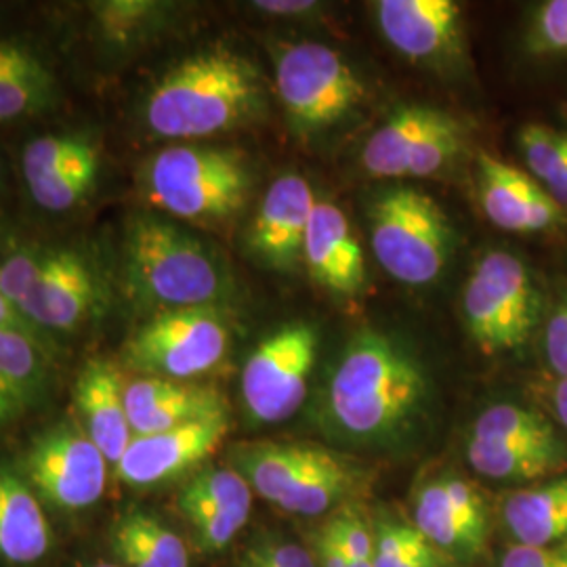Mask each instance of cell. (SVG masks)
Listing matches in <instances>:
<instances>
[{"label":"cell","mask_w":567,"mask_h":567,"mask_svg":"<svg viewBox=\"0 0 567 567\" xmlns=\"http://www.w3.org/2000/svg\"><path fill=\"white\" fill-rule=\"evenodd\" d=\"M55 100L51 70L18 42H0V122L30 116Z\"/></svg>","instance_id":"25"},{"label":"cell","mask_w":567,"mask_h":567,"mask_svg":"<svg viewBox=\"0 0 567 567\" xmlns=\"http://www.w3.org/2000/svg\"><path fill=\"white\" fill-rule=\"evenodd\" d=\"M112 548L122 567H189V550L182 538L142 511L118 519Z\"/></svg>","instance_id":"27"},{"label":"cell","mask_w":567,"mask_h":567,"mask_svg":"<svg viewBox=\"0 0 567 567\" xmlns=\"http://www.w3.org/2000/svg\"><path fill=\"white\" fill-rule=\"evenodd\" d=\"M426 377L419 360L383 332H358L344 347L326 395L332 426L353 442H391L421 416Z\"/></svg>","instance_id":"1"},{"label":"cell","mask_w":567,"mask_h":567,"mask_svg":"<svg viewBox=\"0 0 567 567\" xmlns=\"http://www.w3.org/2000/svg\"><path fill=\"white\" fill-rule=\"evenodd\" d=\"M377 20L386 42L410 60H444L463 42V13L452 0H381Z\"/></svg>","instance_id":"18"},{"label":"cell","mask_w":567,"mask_h":567,"mask_svg":"<svg viewBox=\"0 0 567 567\" xmlns=\"http://www.w3.org/2000/svg\"><path fill=\"white\" fill-rule=\"evenodd\" d=\"M74 402L84 423L82 431L102 450L107 463L118 465L135 437L126 416L118 370L105 360H91L76 379Z\"/></svg>","instance_id":"21"},{"label":"cell","mask_w":567,"mask_h":567,"mask_svg":"<svg viewBox=\"0 0 567 567\" xmlns=\"http://www.w3.org/2000/svg\"><path fill=\"white\" fill-rule=\"evenodd\" d=\"M498 567H567V543L550 547L517 545L503 555Z\"/></svg>","instance_id":"39"},{"label":"cell","mask_w":567,"mask_h":567,"mask_svg":"<svg viewBox=\"0 0 567 567\" xmlns=\"http://www.w3.org/2000/svg\"><path fill=\"white\" fill-rule=\"evenodd\" d=\"M23 177L39 206L63 213L81 204L100 177L95 145L76 135H47L23 150Z\"/></svg>","instance_id":"13"},{"label":"cell","mask_w":567,"mask_h":567,"mask_svg":"<svg viewBox=\"0 0 567 567\" xmlns=\"http://www.w3.org/2000/svg\"><path fill=\"white\" fill-rule=\"evenodd\" d=\"M503 519L517 545L567 543V477L513 492L503 503Z\"/></svg>","instance_id":"24"},{"label":"cell","mask_w":567,"mask_h":567,"mask_svg":"<svg viewBox=\"0 0 567 567\" xmlns=\"http://www.w3.org/2000/svg\"><path fill=\"white\" fill-rule=\"evenodd\" d=\"M124 405L133 435H154L206 419L227 416L224 395L217 389L154 377L124 385Z\"/></svg>","instance_id":"19"},{"label":"cell","mask_w":567,"mask_h":567,"mask_svg":"<svg viewBox=\"0 0 567 567\" xmlns=\"http://www.w3.org/2000/svg\"><path fill=\"white\" fill-rule=\"evenodd\" d=\"M545 353L550 370L567 379V295L555 305L545 326Z\"/></svg>","instance_id":"38"},{"label":"cell","mask_w":567,"mask_h":567,"mask_svg":"<svg viewBox=\"0 0 567 567\" xmlns=\"http://www.w3.org/2000/svg\"><path fill=\"white\" fill-rule=\"evenodd\" d=\"M471 437L482 442L564 452L555 429L543 414L515 404L492 405L484 410L473 425Z\"/></svg>","instance_id":"29"},{"label":"cell","mask_w":567,"mask_h":567,"mask_svg":"<svg viewBox=\"0 0 567 567\" xmlns=\"http://www.w3.org/2000/svg\"><path fill=\"white\" fill-rule=\"evenodd\" d=\"M540 307L527 265L505 250L486 252L463 292L466 330L487 355L524 347L536 330Z\"/></svg>","instance_id":"8"},{"label":"cell","mask_w":567,"mask_h":567,"mask_svg":"<svg viewBox=\"0 0 567 567\" xmlns=\"http://www.w3.org/2000/svg\"><path fill=\"white\" fill-rule=\"evenodd\" d=\"M150 200L187 221H224L240 213L250 173L236 152L175 145L152 158L145 171Z\"/></svg>","instance_id":"5"},{"label":"cell","mask_w":567,"mask_h":567,"mask_svg":"<svg viewBox=\"0 0 567 567\" xmlns=\"http://www.w3.org/2000/svg\"><path fill=\"white\" fill-rule=\"evenodd\" d=\"M51 545V529L30 487L0 468V557L9 564H34Z\"/></svg>","instance_id":"23"},{"label":"cell","mask_w":567,"mask_h":567,"mask_svg":"<svg viewBox=\"0 0 567 567\" xmlns=\"http://www.w3.org/2000/svg\"><path fill=\"white\" fill-rule=\"evenodd\" d=\"M466 461L480 475L501 482L540 480L564 463V452L468 440Z\"/></svg>","instance_id":"28"},{"label":"cell","mask_w":567,"mask_h":567,"mask_svg":"<svg viewBox=\"0 0 567 567\" xmlns=\"http://www.w3.org/2000/svg\"><path fill=\"white\" fill-rule=\"evenodd\" d=\"M177 505L194 529L196 545L217 553L246 526L252 492L238 471L204 468L183 486Z\"/></svg>","instance_id":"17"},{"label":"cell","mask_w":567,"mask_h":567,"mask_svg":"<svg viewBox=\"0 0 567 567\" xmlns=\"http://www.w3.org/2000/svg\"><path fill=\"white\" fill-rule=\"evenodd\" d=\"M463 145H465V126L454 118L442 131H437L433 137H429L416 147L405 168V177L437 175L456 158Z\"/></svg>","instance_id":"33"},{"label":"cell","mask_w":567,"mask_h":567,"mask_svg":"<svg viewBox=\"0 0 567 567\" xmlns=\"http://www.w3.org/2000/svg\"><path fill=\"white\" fill-rule=\"evenodd\" d=\"M255 7L265 13L271 16H303L307 11H311V7H316V2H292V0H259L255 2Z\"/></svg>","instance_id":"41"},{"label":"cell","mask_w":567,"mask_h":567,"mask_svg":"<svg viewBox=\"0 0 567 567\" xmlns=\"http://www.w3.org/2000/svg\"><path fill=\"white\" fill-rule=\"evenodd\" d=\"M238 473L276 507L316 517L360 486V471L341 454L303 444H244L234 452Z\"/></svg>","instance_id":"4"},{"label":"cell","mask_w":567,"mask_h":567,"mask_svg":"<svg viewBox=\"0 0 567 567\" xmlns=\"http://www.w3.org/2000/svg\"><path fill=\"white\" fill-rule=\"evenodd\" d=\"M414 526L437 550H463L473 555L465 527L461 526L456 517L442 480L426 484L416 494Z\"/></svg>","instance_id":"31"},{"label":"cell","mask_w":567,"mask_h":567,"mask_svg":"<svg viewBox=\"0 0 567 567\" xmlns=\"http://www.w3.org/2000/svg\"><path fill=\"white\" fill-rule=\"evenodd\" d=\"M303 261L311 278L334 295L355 297L364 288V250L337 204H316L305 234Z\"/></svg>","instance_id":"20"},{"label":"cell","mask_w":567,"mask_h":567,"mask_svg":"<svg viewBox=\"0 0 567 567\" xmlns=\"http://www.w3.org/2000/svg\"><path fill=\"white\" fill-rule=\"evenodd\" d=\"M0 328H11V330H20V332L32 334L30 322H25L18 313V309L7 301L2 288H0Z\"/></svg>","instance_id":"42"},{"label":"cell","mask_w":567,"mask_h":567,"mask_svg":"<svg viewBox=\"0 0 567 567\" xmlns=\"http://www.w3.org/2000/svg\"><path fill=\"white\" fill-rule=\"evenodd\" d=\"M264 105L257 68L215 49L166 72L145 103V122L166 140H203L250 121Z\"/></svg>","instance_id":"2"},{"label":"cell","mask_w":567,"mask_h":567,"mask_svg":"<svg viewBox=\"0 0 567 567\" xmlns=\"http://www.w3.org/2000/svg\"><path fill=\"white\" fill-rule=\"evenodd\" d=\"M124 276L140 301L166 311L213 307L231 295V276L221 257L156 215H140L128 225Z\"/></svg>","instance_id":"3"},{"label":"cell","mask_w":567,"mask_h":567,"mask_svg":"<svg viewBox=\"0 0 567 567\" xmlns=\"http://www.w3.org/2000/svg\"><path fill=\"white\" fill-rule=\"evenodd\" d=\"M318 355V332L305 322L286 324L269 334L246 360L243 398L248 414L259 423L290 419L307 395Z\"/></svg>","instance_id":"11"},{"label":"cell","mask_w":567,"mask_h":567,"mask_svg":"<svg viewBox=\"0 0 567 567\" xmlns=\"http://www.w3.org/2000/svg\"><path fill=\"white\" fill-rule=\"evenodd\" d=\"M227 431V416H215L164 433L135 435L122 454L116 473L128 486H158L206 461L221 446Z\"/></svg>","instance_id":"14"},{"label":"cell","mask_w":567,"mask_h":567,"mask_svg":"<svg viewBox=\"0 0 567 567\" xmlns=\"http://www.w3.org/2000/svg\"><path fill=\"white\" fill-rule=\"evenodd\" d=\"M93 567H122V566H114V564H105V561H102V564H97V566Z\"/></svg>","instance_id":"44"},{"label":"cell","mask_w":567,"mask_h":567,"mask_svg":"<svg viewBox=\"0 0 567 567\" xmlns=\"http://www.w3.org/2000/svg\"><path fill=\"white\" fill-rule=\"evenodd\" d=\"M454 121L429 105H405L377 128L362 150V164L374 177H405V168L421 143Z\"/></svg>","instance_id":"22"},{"label":"cell","mask_w":567,"mask_h":567,"mask_svg":"<svg viewBox=\"0 0 567 567\" xmlns=\"http://www.w3.org/2000/svg\"><path fill=\"white\" fill-rule=\"evenodd\" d=\"M330 524L347 555V567H374V529L362 511L344 508Z\"/></svg>","instance_id":"35"},{"label":"cell","mask_w":567,"mask_h":567,"mask_svg":"<svg viewBox=\"0 0 567 567\" xmlns=\"http://www.w3.org/2000/svg\"><path fill=\"white\" fill-rule=\"evenodd\" d=\"M318 553H320V566L347 567V555L339 543V536L332 524L328 522L318 536Z\"/></svg>","instance_id":"40"},{"label":"cell","mask_w":567,"mask_h":567,"mask_svg":"<svg viewBox=\"0 0 567 567\" xmlns=\"http://www.w3.org/2000/svg\"><path fill=\"white\" fill-rule=\"evenodd\" d=\"M553 405H555V412H557L561 425L567 429V379L559 381L553 389Z\"/></svg>","instance_id":"43"},{"label":"cell","mask_w":567,"mask_h":567,"mask_svg":"<svg viewBox=\"0 0 567 567\" xmlns=\"http://www.w3.org/2000/svg\"><path fill=\"white\" fill-rule=\"evenodd\" d=\"M276 89L295 131L316 135L343 122L364 100L351 65L320 42L288 44L276 58Z\"/></svg>","instance_id":"9"},{"label":"cell","mask_w":567,"mask_h":567,"mask_svg":"<svg viewBox=\"0 0 567 567\" xmlns=\"http://www.w3.org/2000/svg\"><path fill=\"white\" fill-rule=\"evenodd\" d=\"M442 486L446 489L447 498L456 511L461 526L465 527L471 553L477 555L486 547L487 522L486 507L480 492L461 477H444Z\"/></svg>","instance_id":"34"},{"label":"cell","mask_w":567,"mask_h":567,"mask_svg":"<svg viewBox=\"0 0 567 567\" xmlns=\"http://www.w3.org/2000/svg\"><path fill=\"white\" fill-rule=\"evenodd\" d=\"M529 47L536 53H567V0H550L538 9Z\"/></svg>","instance_id":"36"},{"label":"cell","mask_w":567,"mask_h":567,"mask_svg":"<svg viewBox=\"0 0 567 567\" xmlns=\"http://www.w3.org/2000/svg\"><path fill=\"white\" fill-rule=\"evenodd\" d=\"M44 386V360L34 339L0 328V425L37 404Z\"/></svg>","instance_id":"26"},{"label":"cell","mask_w":567,"mask_h":567,"mask_svg":"<svg viewBox=\"0 0 567 567\" xmlns=\"http://www.w3.org/2000/svg\"><path fill=\"white\" fill-rule=\"evenodd\" d=\"M519 147L534 179L567 208V133L547 124H526Z\"/></svg>","instance_id":"30"},{"label":"cell","mask_w":567,"mask_h":567,"mask_svg":"<svg viewBox=\"0 0 567 567\" xmlns=\"http://www.w3.org/2000/svg\"><path fill=\"white\" fill-rule=\"evenodd\" d=\"M316 204V192L301 175L290 173L271 183L250 225V252L267 267L297 269L303 261L305 234Z\"/></svg>","instance_id":"15"},{"label":"cell","mask_w":567,"mask_h":567,"mask_svg":"<svg viewBox=\"0 0 567 567\" xmlns=\"http://www.w3.org/2000/svg\"><path fill=\"white\" fill-rule=\"evenodd\" d=\"M0 288L25 322L51 330L82 324L102 295L93 267L72 250L13 255L0 265Z\"/></svg>","instance_id":"7"},{"label":"cell","mask_w":567,"mask_h":567,"mask_svg":"<svg viewBox=\"0 0 567 567\" xmlns=\"http://www.w3.org/2000/svg\"><path fill=\"white\" fill-rule=\"evenodd\" d=\"M374 567H440V550L414 524L383 519L374 527Z\"/></svg>","instance_id":"32"},{"label":"cell","mask_w":567,"mask_h":567,"mask_svg":"<svg viewBox=\"0 0 567 567\" xmlns=\"http://www.w3.org/2000/svg\"><path fill=\"white\" fill-rule=\"evenodd\" d=\"M238 567H318L313 555L295 543H267L252 547Z\"/></svg>","instance_id":"37"},{"label":"cell","mask_w":567,"mask_h":567,"mask_svg":"<svg viewBox=\"0 0 567 567\" xmlns=\"http://www.w3.org/2000/svg\"><path fill=\"white\" fill-rule=\"evenodd\" d=\"M480 198L487 219L513 234H540L566 221V208L524 171L480 156Z\"/></svg>","instance_id":"16"},{"label":"cell","mask_w":567,"mask_h":567,"mask_svg":"<svg viewBox=\"0 0 567 567\" xmlns=\"http://www.w3.org/2000/svg\"><path fill=\"white\" fill-rule=\"evenodd\" d=\"M370 244L386 274L408 286L435 282L452 250V225L425 192L389 187L370 206Z\"/></svg>","instance_id":"6"},{"label":"cell","mask_w":567,"mask_h":567,"mask_svg":"<svg viewBox=\"0 0 567 567\" xmlns=\"http://www.w3.org/2000/svg\"><path fill=\"white\" fill-rule=\"evenodd\" d=\"M229 347V330L213 307L168 309L124 347V362L154 379L187 381L210 372Z\"/></svg>","instance_id":"10"},{"label":"cell","mask_w":567,"mask_h":567,"mask_svg":"<svg viewBox=\"0 0 567 567\" xmlns=\"http://www.w3.org/2000/svg\"><path fill=\"white\" fill-rule=\"evenodd\" d=\"M25 468L44 501L61 508H86L103 496L107 458L76 426H58L34 444Z\"/></svg>","instance_id":"12"}]
</instances>
